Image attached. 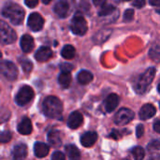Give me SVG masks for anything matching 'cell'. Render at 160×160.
I'll return each mask as SVG.
<instances>
[{"label":"cell","mask_w":160,"mask_h":160,"mask_svg":"<svg viewBox=\"0 0 160 160\" xmlns=\"http://www.w3.org/2000/svg\"><path fill=\"white\" fill-rule=\"evenodd\" d=\"M48 141L52 147H60L62 144L61 134L58 130H51L48 133Z\"/></svg>","instance_id":"obj_18"},{"label":"cell","mask_w":160,"mask_h":160,"mask_svg":"<svg viewBox=\"0 0 160 160\" xmlns=\"http://www.w3.org/2000/svg\"><path fill=\"white\" fill-rule=\"evenodd\" d=\"M143 132H144V128L142 125H139L136 128V134H137V137L138 138H141L142 135H143Z\"/></svg>","instance_id":"obj_35"},{"label":"cell","mask_w":160,"mask_h":160,"mask_svg":"<svg viewBox=\"0 0 160 160\" xmlns=\"http://www.w3.org/2000/svg\"><path fill=\"white\" fill-rule=\"evenodd\" d=\"M33 98H34L33 89L28 85H24L21 87L20 90L18 91L15 97V102L19 106H25L33 99Z\"/></svg>","instance_id":"obj_4"},{"label":"cell","mask_w":160,"mask_h":160,"mask_svg":"<svg viewBox=\"0 0 160 160\" xmlns=\"http://www.w3.org/2000/svg\"><path fill=\"white\" fill-rule=\"evenodd\" d=\"M41 1H42V3L45 4V5H48V4L51 2V0H41Z\"/></svg>","instance_id":"obj_41"},{"label":"cell","mask_w":160,"mask_h":160,"mask_svg":"<svg viewBox=\"0 0 160 160\" xmlns=\"http://www.w3.org/2000/svg\"><path fill=\"white\" fill-rule=\"evenodd\" d=\"M55 14L60 18H66L69 14L70 6L67 0H59L53 7Z\"/></svg>","instance_id":"obj_10"},{"label":"cell","mask_w":160,"mask_h":160,"mask_svg":"<svg viewBox=\"0 0 160 160\" xmlns=\"http://www.w3.org/2000/svg\"><path fill=\"white\" fill-rule=\"evenodd\" d=\"M65 158H66L65 155L61 152H58V151L53 153V155L52 156V159L53 160H64Z\"/></svg>","instance_id":"obj_34"},{"label":"cell","mask_w":160,"mask_h":160,"mask_svg":"<svg viewBox=\"0 0 160 160\" xmlns=\"http://www.w3.org/2000/svg\"><path fill=\"white\" fill-rule=\"evenodd\" d=\"M158 92L160 93V82L159 83H158Z\"/></svg>","instance_id":"obj_42"},{"label":"cell","mask_w":160,"mask_h":160,"mask_svg":"<svg viewBox=\"0 0 160 160\" xmlns=\"http://www.w3.org/2000/svg\"><path fill=\"white\" fill-rule=\"evenodd\" d=\"M1 73L7 80L14 81L18 76V69L12 62L3 61L1 63Z\"/></svg>","instance_id":"obj_7"},{"label":"cell","mask_w":160,"mask_h":160,"mask_svg":"<svg viewBox=\"0 0 160 160\" xmlns=\"http://www.w3.org/2000/svg\"><path fill=\"white\" fill-rule=\"evenodd\" d=\"M66 152L70 159H77V158H80L81 157L79 149L73 144H69L66 146Z\"/></svg>","instance_id":"obj_23"},{"label":"cell","mask_w":160,"mask_h":160,"mask_svg":"<svg viewBox=\"0 0 160 160\" xmlns=\"http://www.w3.org/2000/svg\"><path fill=\"white\" fill-rule=\"evenodd\" d=\"M70 29L75 35H78V36H83L86 33L88 26L82 15L76 14L73 17L71 21V24H70Z\"/></svg>","instance_id":"obj_5"},{"label":"cell","mask_w":160,"mask_h":160,"mask_svg":"<svg viewBox=\"0 0 160 160\" xmlns=\"http://www.w3.org/2000/svg\"><path fill=\"white\" fill-rule=\"evenodd\" d=\"M149 2L154 7H159L160 6V0H149Z\"/></svg>","instance_id":"obj_40"},{"label":"cell","mask_w":160,"mask_h":160,"mask_svg":"<svg viewBox=\"0 0 160 160\" xmlns=\"http://www.w3.org/2000/svg\"><path fill=\"white\" fill-rule=\"evenodd\" d=\"M27 24L32 31L38 32L42 29L43 24H44V20L40 14L34 12L29 15L28 20H27Z\"/></svg>","instance_id":"obj_9"},{"label":"cell","mask_w":160,"mask_h":160,"mask_svg":"<svg viewBox=\"0 0 160 160\" xmlns=\"http://www.w3.org/2000/svg\"><path fill=\"white\" fill-rule=\"evenodd\" d=\"M135 117V113L133 111L128 108L120 109L114 116V123L118 126H125L131 122Z\"/></svg>","instance_id":"obj_6"},{"label":"cell","mask_w":160,"mask_h":160,"mask_svg":"<svg viewBox=\"0 0 160 160\" xmlns=\"http://www.w3.org/2000/svg\"><path fill=\"white\" fill-rule=\"evenodd\" d=\"M151 59L155 62L160 63V44L155 45L149 52Z\"/></svg>","instance_id":"obj_26"},{"label":"cell","mask_w":160,"mask_h":160,"mask_svg":"<svg viewBox=\"0 0 160 160\" xmlns=\"http://www.w3.org/2000/svg\"><path fill=\"white\" fill-rule=\"evenodd\" d=\"M50 151V147L44 142H36L34 145V153L35 156L38 158H45Z\"/></svg>","instance_id":"obj_17"},{"label":"cell","mask_w":160,"mask_h":160,"mask_svg":"<svg viewBox=\"0 0 160 160\" xmlns=\"http://www.w3.org/2000/svg\"><path fill=\"white\" fill-rule=\"evenodd\" d=\"M98 140V134L94 131H89L84 133L81 137V143L84 147H91L93 146Z\"/></svg>","instance_id":"obj_15"},{"label":"cell","mask_w":160,"mask_h":160,"mask_svg":"<svg viewBox=\"0 0 160 160\" xmlns=\"http://www.w3.org/2000/svg\"><path fill=\"white\" fill-rule=\"evenodd\" d=\"M156 76V68H149L137 80L134 89L138 94H144Z\"/></svg>","instance_id":"obj_3"},{"label":"cell","mask_w":160,"mask_h":160,"mask_svg":"<svg viewBox=\"0 0 160 160\" xmlns=\"http://www.w3.org/2000/svg\"><path fill=\"white\" fill-rule=\"evenodd\" d=\"M106 2L107 0H93V3L96 7H102L106 4Z\"/></svg>","instance_id":"obj_38"},{"label":"cell","mask_w":160,"mask_h":160,"mask_svg":"<svg viewBox=\"0 0 160 160\" xmlns=\"http://www.w3.org/2000/svg\"><path fill=\"white\" fill-rule=\"evenodd\" d=\"M27 156V146L25 144H18L14 147L12 157L14 159H23Z\"/></svg>","instance_id":"obj_20"},{"label":"cell","mask_w":160,"mask_h":160,"mask_svg":"<svg viewBox=\"0 0 160 160\" xmlns=\"http://www.w3.org/2000/svg\"><path fill=\"white\" fill-rule=\"evenodd\" d=\"M24 3L28 8H35L38 5V0H24Z\"/></svg>","instance_id":"obj_36"},{"label":"cell","mask_w":160,"mask_h":160,"mask_svg":"<svg viewBox=\"0 0 160 160\" xmlns=\"http://www.w3.org/2000/svg\"><path fill=\"white\" fill-rule=\"evenodd\" d=\"M115 9H116V8H115L114 6L106 3L105 5H103V6L101 7L100 10H99V12H98V15H99L100 17H102V16H107V15H111V14H112V12H113Z\"/></svg>","instance_id":"obj_25"},{"label":"cell","mask_w":160,"mask_h":160,"mask_svg":"<svg viewBox=\"0 0 160 160\" xmlns=\"http://www.w3.org/2000/svg\"><path fill=\"white\" fill-rule=\"evenodd\" d=\"M77 80L80 84L85 85L92 82L93 80V74L87 70H82L77 75Z\"/></svg>","instance_id":"obj_21"},{"label":"cell","mask_w":160,"mask_h":160,"mask_svg":"<svg viewBox=\"0 0 160 160\" xmlns=\"http://www.w3.org/2000/svg\"><path fill=\"white\" fill-rule=\"evenodd\" d=\"M132 155H133V158H134L135 159L142 160L144 158L145 153H144V150H143L142 147L138 146V147H135V148L132 150Z\"/></svg>","instance_id":"obj_28"},{"label":"cell","mask_w":160,"mask_h":160,"mask_svg":"<svg viewBox=\"0 0 160 160\" xmlns=\"http://www.w3.org/2000/svg\"><path fill=\"white\" fill-rule=\"evenodd\" d=\"M2 15L8 18L13 24L20 25L23 22L24 10L16 3L8 2L2 8Z\"/></svg>","instance_id":"obj_2"},{"label":"cell","mask_w":160,"mask_h":160,"mask_svg":"<svg viewBox=\"0 0 160 160\" xmlns=\"http://www.w3.org/2000/svg\"><path fill=\"white\" fill-rule=\"evenodd\" d=\"M19 62H20V65H21V67L22 68V69H23V71L25 73H29L32 70L33 64H32V62L30 60L22 57V58H19Z\"/></svg>","instance_id":"obj_27"},{"label":"cell","mask_w":160,"mask_h":160,"mask_svg":"<svg viewBox=\"0 0 160 160\" xmlns=\"http://www.w3.org/2000/svg\"><path fill=\"white\" fill-rule=\"evenodd\" d=\"M124 1H130V0H124Z\"/></svg>","instance_id":"obj_43"},{"label":"cell","mask_w":160,"mask_h":160,"mask_svg":"<svg viewBox=\"0 0 160 160\" xmlns=\"http://www.w3.org/2000/svg\"><path fill=\"white\" fill-rule=\"evenodd\" d=\"M119 104V97L116 94H111L109 95L104 102L105 110L107 112H112L114 111Z\"/></svg>","instance_id":"obj_13"},{"label":"cell","mask_w":160,"mask_h":160,"mask_svg":"<svg viewBox=\"0 0 160 160\" xmlns=\"http://www.w3.org/2000/svg\"><path fill=\"white\" fill-rule=\"evenodd\" d=\"M60 69L62 72H70L73 69V66L70 63H63L60 65Z\"/></svg>","instance_id":"obj_32"},{"label":"cell","mask_w":160,"mask_h":160,"mask_svg":"<svg viewBox=\"0 0 160 160\" xmlns=\"http://www.w3.org/2000/svg\"><path fill=\"white\" fill-rule=\"evenodd\" d=\"M154 129L156 132L160 133V120H157L154 123Z\"/></svg>","instance_id":"obj_39"},{"label":"cell","mask_w":160,"mask_h":160,"mask_svg":"<svg viewBox=\"0 0 160 160\" xmlns=\"http://www.w3.org/2000/svg\"><path fill=\"white\" fill-rule=\"evenodd\" d=\"M71 75L70 72H62L58 77V82L63 88L69 87L71 83Z\"/></svg>","instance_id":"obj_22"},{"label":"cell","mask_w":160,"mask_h":160,"mask_svg":"<svg viewBox=\"0 0 160 160\" xmlns=\"http://www.w3.org/2000/svg\"><path fill=\"white\" fill-rule=\"evenodd\" d=\"M1 40L4 44H11L16 40L15 31L5 22H1Z\"/></svg>","instance_id":"obj_8"},{"label":"cell","mask_w":160,"mask_h":160,"mask_svg":"<svg viewBox=\"0 0 160 160\" xmlns=\"http://www.w3.org/2000/svg\"><path fill=\"white\" fill-rule=\"evenodd\" d=\"M80 8H82V11L87 12L88 10H90V4L87 0H82L80 3Z\"/></svg>","instance_id":"obj_33"},{"label":"cell","mask_w":160,"mask_h":160,"mask_svg":"<svg viewBox=\"0 0 160 160\" xmlns=\"http://www.w3.org/2000/svg\"><path fill=\"white\" fill-rule=\"evenodd\" d=\"M157 112V110L152 104H145L140 110V118L142 120H148L152 118Z\"/></svg>","instance_id":"obj_14"},{"label":"cell","mask_w":160,"mask_h":160,"mask_svg":"<svg viewBox=\"0 0 160 160\" xmlns=\"http://www.w3.org/2000/svg\"><path fill=\"white\" fill-rule=\"evenodd\" d=\"M18 131L22 135H29L32 132V123L30 119L23 118L18 125Z\"/></svg>","instance_id":"obj_19"},{"label":"cell","mask_w":160,"mask_h":160,"mask_svg":"<svg viewBox=\"0 0 160 160\" xmlns=\"http://www.w3.org/2000/svg\"><path fill=\"white\" fill-rule=\"evenodd\" d=\"M83 122V117L80 112H73L68 119V126L71 129H76L82 126Z\"/></svg>","instance_id":"obj_11"},{"label":"cell","mask_w":160,"mask_h":160,"mask_svg":"<svg viewBox=\"0 0 160 160\" xmlns=\"http://www.w3.org/2000/svg\"><path fill=\"white\" fill-rule=\"evenodd\" d=\"M145 4V0H133V6L135 8H141L144 6Z\"/></svg>","instance_id":"obj_37"},{"label":"cell","mask_w":160,"mask_h":160,"mask_svg":"<svg viewBox=\"0 0 160 160\" xmlns=\"http://www.w3.org/2000/svg\"><path fill=\"white\" fill-rule=\"evenodd\" d=\"M10 139H11V134H10V132L8 131V130L3 131V132L1 133V135H0V141H1L2 143H5V142H9Z\"/></svg>","instance_id":"obj_30"},{"label":"cell","mask_w":160,"mask_h":160,"mask_svg":"<svg viewBox=\"0 0 160 160\" xmlns=\"http://www.w3.org/2000/svg\"><path fill=\"white\" fill-rule=\"evenodd\" d=\"M134 19V10L133 9H127L124 13V20L125 22H131Z\"/></svg>","instance_id":"obj_29"},{"label":"cell","mask_w":160,"mask_h":160,"mask_svg":"<svg viewBox=\"0 0 160 160\" xmlns=\"http://www.w3.org/2000/svg\"><path fill=\"white\" fill-rule=\"evenodd\" d=\"M160 149V142L159 141H154L148 144V150L151 152H155Z\"/></svg>","instance_id":"obj_31"},{"label":"cell","mask_w":160,"mask_h":160,"mask_svg":"<svg viewBox=\"0 0 160 160\" xmlns=\"http://www.w3.org/2000/svg\"><path fill=\"white\" fill-rule=\"evenodd\" d=\"M52 56V51L49 47L42 46L35 53V58L38 62H46Z\"/></svg>","instance_id":"obj_12"},{"label":"cell","mask_w":160,"mask_h":160,"mask_svg":"<svg viewBox=\"0 0 160 160\" xmlns=\"http://www.w3.org/2000/svg\"><path fill=\"white\" fill-rule=\"evenodd\" d=\"M42 110L45 115L52 119H59L63 112L61 100L53 96L47 97L42 103Z\"/></svg>","instance_id":"obj_1"},{"label":"cell","mask_w":160,"mask_h":160,"mask_svg":"<svg viewBox=\"0 0 160 160\" xmlns=\"http://www.w3.org/2000/svg\"><path fill=\"white\" fill-rule=\"evenodd\" d=\"M75 48L72 45H66L63 47L62 51H61V54L65 59H71L74 57L75 55Z\"/></svg>","instance_id":"obj_24"},{"label":"cell","mask_w":160,"mask_h":160,"mask_svg":"<svg viewBox=\"0 0 160 160\" xmlns=\"http://www.w3.org/2000/svg\"><path fill=\"white\" fill-rule=\"evenodd\" d=\"M21 48L24 52H30L34 48V39L30 35H23L21 38Z\"/></svg>","instance_id":"obj_16"}]
</instances>
